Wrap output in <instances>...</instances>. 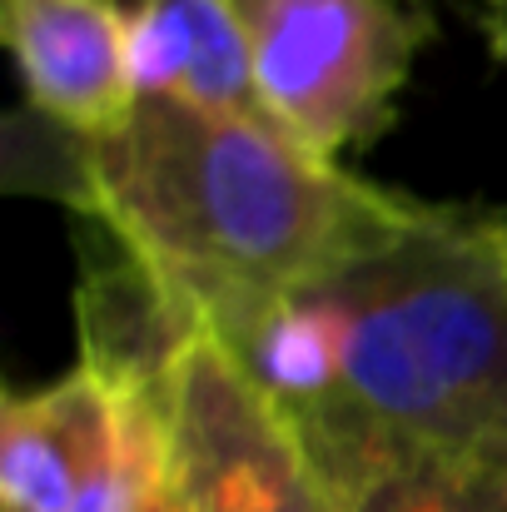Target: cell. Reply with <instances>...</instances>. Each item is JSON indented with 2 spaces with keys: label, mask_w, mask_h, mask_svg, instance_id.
<instances>
[{
  "label": "cell",
  "mask_w": 507,
  "mask_h": 512,
  "mask_svg": "<svg viewBox=\"0 0 507 512\" xmlns=\"http://www.w3.org/2000/svg\"><path fill=\"white\" fill-rule=\"evenodd\" d=\"M483 25H488V45H493V55L507 65V0H493V5L483 10Z\"/></svg>",
  "instance_id": "cell-11"
},
{
  "label": "cell",
  "mask_w": 507,
  "mask_h": 512,
  "mask_svg": "<svg viewBox=\"0 0 507 512\" xmlns=\"http://www.w3.org/2000/svg\"><path fill=\"white\" fill-rule=\"evenodd\" d=\"M169 458L194 512H334L299 433L209 334L174 373Z\"/></svg>",
  "instance_id": "cell-5"
},
{
  "label": "cell",
  "mask_w": 507,
  "mask_h": 512,
  "mask_svg": "<svg viewBox=\"0 0 507 512\" xmlns=\"http://www.w3.org/2000/svg\"><path fill=\"white\" fill-rule=\"evenodd\" d=\"M498 219H503V234H507V209H503V214H498Z\"/></svg>",
  "instance_id": "cell-12"
},
{
  "label": "cell",
  "mask_w": 507,
  "mask_h": 512,
  "mask_svg": "<svg viewBox=\"0 0 507 512\" xmlns=\"http://www.w3.org/2000/svg\"><path fill=\"white\" fill-rule=\"evenodd\" d=\"M224 353L284 418H348L507 473L503 219L398 194L324 279Z\"/></svg>",
  "instance_id": "cell-1"
},
{
  "label": "cell",
  "mask_w": 507,
  "mask_h": 512,
  "mask_svg": "<svg viewBox=\"0 0 507 512\" xmlns=\"http://www.w3.org/2000/svg\"><path fill=\"white\" fill-rule=\"evenodd\" d=\"M264 115L314 160L378 140L433 35L408 0H234Z\"/></svg>",
  "instance_id": "cell-3"
},
{
  "label": "cell",
  "mask_w": 507,
  "mask_h": 512,
  "mask_svg": "<svg viewBox=\"0 0 507 512\" xmlns=\"http://www.w3.org/2000/svg\"><path fill=\"white\" fill-rule=\"evenodd\" d=\"M5 45L40 120L105 140L135 105V20L120 0H5Z\"/></svg>",
  "instance_id": "cell-6"
},
{
  "label": "cell",
  "mask_w": 507,
  "mask_h": 512,
  "mask_svg": "<svg viewBox=\"0 0 507 512\" xmlns=\"http://www.w3.org/2000/svg\"><path fill=\"white\" fill-rule=\"evenodd\" d=\"M334 512H507V473L408 448L348 418H284Z\"/></svg>",
  "instance_id": "cell-7"
},
{
  "label": "cell",
  "mask_w": 507,
  "mask_h": 512,
  "mask_svg": "<svg viewBox=\"0 0 507 512\" xmlns=\"http://www.w3.org/2000/svg\"><path fill=\"white\" fill-rule=\"evenodd\" d=\"M130 20L140 95L269 125L234 0H135Z\"/></svg>",
  "instance_id": "cell-9"
},
{
  "label": "cell",
  "mask_w": 507,
  "mask_h": 512,
  "mask_svg": "<svg viewBox=\"0 0 507 512\" xmlns=\"http://www.w3.org/2000/svg\"><path fill=\"white\" fill-rule=\"evenodd\" d=\"M393 199L264 120L155 95H140L115 135H75L70 204L145 264L219 348H239L324 279Z\"/></svg>",
  "instance_id": "cell-2"
},
{
  "label": "cell",
  "mask_w": 507,
  "mask_h": 512,
  "mask_svg": "<svg viewBox=\"0 0 507 512\" xmlns=\"http://www.w3.org/2000/svg\"><path fill=\"white\" fill-rule=\"evenodd\" d=\"M169 463H174V458H169ZM140 512H194V508H189V498L179 493V483H174V473H169L165 483H160V488L140 503Z\"/></svg>",
  "instance_id": "cell-10"
},
{
  "label": "cell",
  "mask_w": 507,
  "mask_h": 512,
  "mask_svg": "<svg viewBox=\"0 0 507 512\" xmlns=\"http://www.w3.org/2000/svg\"><path fill=\"white\" fill-rule=\"evenodd\" d=\"M169 473V403L120 398L80 363L5 398V512H140Z\"/></svg>",
  "instance_id": "cell-4"
},
{
  "label": "cell",
  "mask_w": 507,
  "mask_h": 512,
  "mask_svg": "<svg viewBox=\"0 0 507 512\" xmlns=\"http://www.w3.org/2000/svg\"><path fill=\"white\" fill-rule=\"evenodd\" d=\"M488 5H493V0H488Z\"/></svg>",
  "instance_id": "cell-13"
},
{
  "label": "cell",
  "mask_w": 507,
  "mask_h": 512,
  "mask_svg": "<svg viewBox=\"0 0 507 512\" xmlns=\"http://www.w3.org/2000/svg\"><path fill=\"white\" fill-rule=\"evenodd\" d=\"M75 319L80 368H90L110 393L140 403H169L179 358L194 339H204V329L160 289V279L145 264H135L115 239L110 254L85 259Z\"/></svg>",
  "instance_id": "cell-8"
}]
</instances>
